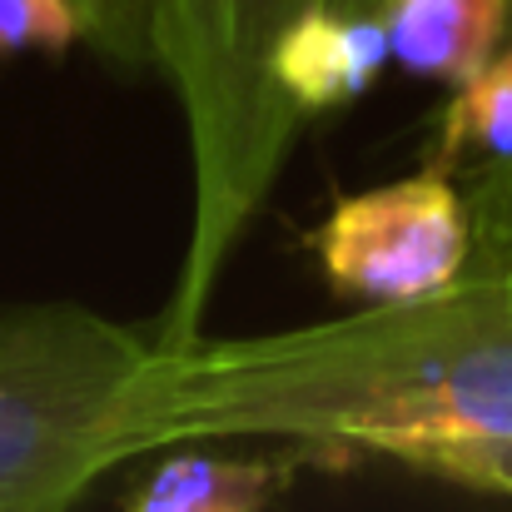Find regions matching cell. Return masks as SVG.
<instances>
[{
	"instance_id": "ba28073f",
	"label": "cell",
	"mask_w": 512,
	"mask_h": 512,
	"mask_svg": "<svg viewBox=\"0 0 512 512\" xmlns=\"http://www.w3.org/2000/svg\"><path fill=\"white\" fill-rule=\"evenodd\" d=\"M468 155L483 160V170L512 165V40H503V50L478 75L453 85V100L443 110L433 165L448 170Z\"/></svg>"
},
{
	"instance_id": "8fae6325",
	"label": "cell",
	"mask_w": 512,
	"mask_h": 512,
	"mask_svg": "<svg viewBox=\"0 0 512 512\" xmlns=\"http://www.w3.org/2000/svg\"><path fill=\"white\" fill-rule=\"evenodd\" d=\"M85 40L80 0H0V55H65Z\"/></svg>"
},
{
	"instance_id": "3957f363",
	"label": "cell",
	"mask_w": 512,
	"mask_h": 512,
	"mask_svg": "<svg viewBox=\"0 0 512 512\" xmlns=\"http://www.w3.org/2000/svg\"><path fill=\"white\" fill-rule=\"evenodd\" d=\"M155 339L85 304L0 309V512H70L120 468Z\"/></svg>"
},
{
	"instance_id": "5bb4252c",
	"label": "cell",
	"mask_w": 512,
	"mask_h": 512,
	"mask_svg": "<svg viewBox=\"0 0 512 512\" xmlns=\"http://www.w3.org/2000/svg\"><path fill=\"white\" fill-rule=\"evenodd\" d=\"M324 5H339V10H358V15H378L388 0H324Z\"/></svg>"
},
{
	"instance_id": "52a82bcc",
	"label": "cell",
	"mask_w": 512,
	"mask_h": 512,
	"mask_svg": "<svg viewBox=\"0 0 512 512\" xmlns=\"http://www.w3.org/2000/svg\"><path fill=\"white\" fill-rule=\"evenodd\" d=\"M294 458H229L209 443L165 448L125 512H269L294 483Z\"/></svg>"
},
{
	"instance_id": "6da1fadb",
	"label": "cell",
	"mask_w": 512,
	"mask_h": 512,
	"mask_svg": "<svg viewBox=\"0 0 512 512\" xmlns=\"http://www.w3.org/2000/svg\"><path fill=\"white\" fill-rule=\"evenodd\" d=\"M284 438L393 453L433 438H512V289L468 269L413 304L155 348L120 423V458Z\"/></svg>"
},
{
	"instance_id": "7a4b0ae2",
	"label": "cell",
	"mask_w": 512,
	"mask_h": 512,
	"mask_svg": "<svg viewBox=\"0 0 512 512\" xmlns=\"http://www.w3.org/2000/svg\"><path fill=\"white\" fill-rule=\"evenodd\" d=\"M324 0H160L155 70L179 95L189 135V239L155 348H189L219 274L289 160L299 110L279 90L284 35Z\"/></svg>"
},
{
	"instance_id": "9c48e42d",
	"label": "cell",
	"mask_w": 512,
	"mask_h": 512,
	"mask_svg": "<svg viewBox=\"0 0 512 512\" xmlns=\"http://www.w3.org/2000/svg\"><path fill=\"white\" fill-rule=\"evenodd\" d=\"M383 458L408 473L512 498V438H433V443H403Z\"/></svg>"
},
{
	"instance_id": "4fadbf2b",
	"label": "cell",
	"mask_w": 512,
	"mask_h": 512,
	"mask_svg": "<svg viewBox=\"0 0 512 512\" xmlns=\"http://www.w3.org/2000/svg\"><path fill=\"white\" fill-rule=\"evenodd\" d=\"M468 269H483V274H493L498 284H508L512 289V229L493 234V239H478V249H473V264H468Z\"/></svg>"
},
{
	"instance_id": "8992f818",
	"label": "cell",
	"mask_w": 512,
	"mask_h": 512,
	"mask_svg": "<svg viewBox=\"0 0 512 512\" xmlns=\"http://www.w3.org/2000/svg\"><path fill=\"white\" fill-rule=\"evenodd\" d=\"M378 15L393 65L438 85H463L508 40V0H388Z\"/></svg>"
},
{
	"instance_id": "30bf717a",
	"label": "cell",
	"mask_w": 512,
	"mask_h": 512,
	"mask_svg": "<svg viewBox=\"0 0 512 512\" xmlns=\"http://www.w3.org/2000/svg\"><path fill=\"white\" fill-rule=\"evenodd\" d=\"M155 5L160 0H80L85 45L125 75L150 70L155 65Z\"/></svg>"
},
{
	"instance_id": "7c38bea8",
	"label": "cell",
	"mask_w": 512,
	"mask_h": 512,
	"mask_svg": "<svg viewBox=\"0 0 512 512\" xmlns=\"http://www.w3.org/2000/svg\"><path fill=\"white\" fill-rule=\"evenodd\" d=\"M468 204H473V229H478V239H493V234L512 229V165L483 170L478 189L468 194Z\"/></svg>"
},
{
	"instance_id": "5b68a950",
	"label": "cell",
	"mask_w": 512,
	"mask_h": 512,
	"mask_svg": "<svg viewBox=\"0 0 512 512\" xmlns=\"http://www.w3.org/2000/svg\"><path fill=\"white\" fill-rule=\"evenodd\" d=\"M393 60L383 15H358L339 5H314L279 45V90L309 120L324 110H343L363 100L383 65Z\"/></svg>"
},
{
	"instance_id": "277c9868",
	"label": "cell",
	"mask_w": 512,
	"mask_h": 512,
	"mask_svg": "<svg viewBox=\"0 0 512 512\" xmlns=\"http://www.w3.org/2000/svg\"><path fill=\"white\" fill-rule=\"evenodd\" d=\"M478 249L473 204L443 165L343 194L314 229V259L343 299L413 304L453 289Z\"/></svg>"
},
{
	"instance_id": "9a60e30c",
	"label": "cell",
	"mask_w": 512,
	"mask_h": 512,
	"mask_svg": "<svg viewBox=\"0 0 512 512\" xmlns=\"http://www.w3.org/2000/svg\"><path fill=\"white\" fill-rule=\"evenodd\" d=\"M508 40H512V0H508Z\"/></svg>"
}]
</instances>
